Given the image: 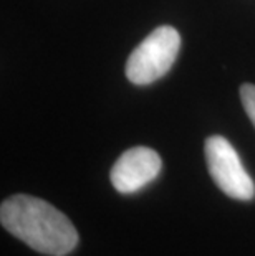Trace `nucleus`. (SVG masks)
Segmentation results:
<instances>
[{
  "label": "nucleus",
  "mask_w": 255,
  "mask_h": 256,
  "mask_svg": "<svg viewBox=\"0 0 255 256\" xmlns=\"http://www.w3.org/2000/svg\"><path fill=\"white\" fill-rule=\"evenodd\" d=\"M181 48V35L171 25H161L134 48L126 63V78L144 86L162 78L174 64Z\"/></svg>",
  "instance_id": "2"
},
{
  "label": "nucleus",
  "mask_w": 255,
  "mask_h": 256,
  "mask_svg": "<svg viewBox=\"0 0 255 256\" xmlns=\"http://www.w3.org/2000/svg\"><path fill=\"white\" fill-rule=\"evenodd\" d=\"M0 222L9 233L35 252L65 256L78 244V232L65 214L32 195H12L2 202Z\"/></svg>",
  "instance_id": "1"
},
{
  "label": "nucleus",
  "mask_w": 255,
  "mask_h": 256,
  "mask_svg": "<svg viewBox=\"0 0 255 256\" xmlns=\"http://www.w3.org/2000/svg\"><path fill=\"white\" fill-rule=\"evenodd\" d=\"M204 152L210 177L227 197L235 200L255 197V184L229 140L222 136H210L205 140Z\"/></svg>",
  "instance_id": "3"
},
{
  "label": "nucleus",
  "mask_w": 255,
  "mask_h": 256,
  "mask_svg": "<svg viewBox=\"0 0 255 256\" xmlns=\"http://www.w3.org/2000/svg\"><path fill=\"white\" fill-rule=\"evenodd\" d=\"M240 100L247 116L250 118L252 124L255 126V84L245 83L240 86Z\"/></svg>",
  "instance_id": "5"
},
{
  "label": "nucleus",
  "mask_w": 255,
  "mask_h": 256,
  "mask_svg": "<svg viewBox=\"0 0 255 256\" xmlns=\"http://www.w3.org/2000/svg\"><path fill=\"white\" fill-rule=\"evenodd\" d=\"M161 167V157L156 150L138 146L119 156L110 178L119 194H134L153 182L159 176Z\"/></svg>",
  "instance_id": "4"
}]
</instances>
